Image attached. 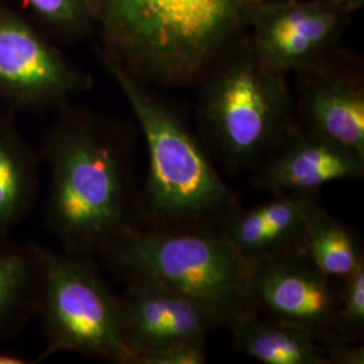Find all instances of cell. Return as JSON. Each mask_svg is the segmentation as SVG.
I'll return each instance as SVG.
<instances>
[{
  "mask_svg": "<svg viewBox=\"0 0 364 364\" xmlns=\"http://www.w3.org/2000/svg\"><path fill=\"white\" fill-rule=\"evenodd\" d=\"M58 111L39 153L49 169L45 224L64 251L97 259L141 228L132 132L85 107Z\"/></svg>",
  "mask_w": 364,
  "mask_h": 364,
  "instance_id": "6da1fadb",
  "label": "cell"
},
{
  "mask_svg": "<svg viewBox=\"0 0 364 364\" xmlns=\"http://www.w3.org/2000/svg\"><path fill=\"white\" fill-rule=\"evenodd\" d=\"M105 53L144 84L197 85L264 0H90Z\"/></svg>",
  "mask_w": 364,
  "mask_h": 364,
  "instance_id": "7a4b0ae2",
  "label": "cell"
},
{
  "mask_svg": "<svg viewBox=\"0 0 364 364\" xmlns=\"http://www.w3.org/2000/svg\"><path fill=\"white\" fill-rule=\"evenodd\" d=\"M102 65L123 92L144 132L147 176L139 192V224L149 231L220 228L239 197L221 178L180 115L105 53Z\"/></svg>",
  "mask_w": 364,
  "mask_h": 364,
  "instance_id": "3957f363",
  "label": "cell"
},
{
  "mask_svg": "<svg viewBox=\"0 0 364 364\" xmlns=\"http://www.w3.org/2000/svg\"><path fill=\"white\" fill-rule=\"evenodd\" d=\"M287 76L266 65L248 33L198 81V119L228 171L257 168L299 127Z\"/></svg>",
  "mask_w": 364,
  "mask_h": 364,
  "instance_id": "277c9868",
  "label": "cell"
},
{
  "mask_svg": "<svg viewBox=\"0 0 364 364\" xmlns=\"http://www.w3.org/2000/svg\"><path fill=\"white\" fill-rule=\"evenodd\" d=\"M100 259L123 282L150 279L171 287L208 311L228 331L257 314L252 264L218 228L134 230Z\"/></svg>",
  "mask_w": 364,
  "mask_h": 364,
  "instance_id": "5b68a950",
  "label": "cell"
},
{
  "mask_svg": "<svg viewBox=\"0 0 364 364\" xmlns=\"http://www.w3.org/2000/svg\"><path fill=\"white\" fill-rule=\"evenodd\" d=\"M37 316L45 346L38 360L76 352L109 363L131 364L122 338L119 294L96 259L38 245Z\"/></svg>",
  "mask_w": 364,
  "mask_h": 364,
  "instance_id": "8992f818",
  "label": "cell"
},
{
  "mask_svg": "<svg viewBox=\"0 0 364 364\" xmlns=\"http://www.w3.org/2000/svg\"><path fill=\"white\" fill-rule=\"evenodd\" d=\"M93 80L22 14L0 0V100L9 109H61Z\"/></svg>",
  "mask_w": 364,
  "mask_h": 364,
  "instance_id": "52a82bcc",
  "label": "cell"
},
{
  "mask_svg": "<svg viewBox=\"0 0 364 364\" xmlns=\"http://www.w3.org/2000/svg\"><path fill=\"white\" fill-rule=\"evenodd\" d=\"M251 293L260 316L299 326L323 346L347 343L340 321V279L321 272L306 252L254 263Z\"/></svg>",
  "mask_w": 364,
  "mask_h": 364,
  "instance_id": "ba28073f",
  "label": "cell"
},
{
  "mask_svg": "<svg viewBox=\"0 0 364 364\" xmlns=\"http://www.w3.org/2000/svg\"><path fill=\"white\" fill-rule=\"evenodd\" d=\"M350 15L328 0H264L248 30L260 60L289 75L341 52Z\"/></svg>",
  "mask_w": 364,
  "mask_h": 364,
  "instance_id": "9c48e42d",
  "label": "cell"
},
{
  "mask_svg": "<svg viewBox=\"0 0 364 364\" xmlns=\"http://www.w3.org/2000/svg\"><path fill=\"white\" fill-rule=\"evenodd\" d=\"M296 75L299 127L364 156V77L359 60L338 52Z\"/></svg>",
  "mask_w": 364,
  "mask_h": 364,
  "instance_id": "30bf717a",
  "label": "cell"
},
{
  "mask_svg": "<svg viewBox=\"0 0 364 364\" xmlns=\"http://www.w3.org/2000/svg\"><path fill=\"white\" fill-rule=\"evenodd\" d=\"M119 296L120 331L135 358L186 340L207 338L220 328L213 316L193 299L150 279L124 281Z\"/></svg>",
  "mask_w": 364,
  "mask_h": 364,
  "instance_id": "8fae6325",
  "label": "cell"
},
{
  "mask_svg": "<svg viewBox=\"0 0 364 364\" xmlns=\"http://www.w3.org/2000/svg\"><path fill=\"white\" fill-rule=\"evenodd\" d=\"M254 170L255 188L272 195L313 192L331 182L363 178L364 156L299 124Z\"/></svg>",
  "mask_w": 364,
  "mask_h": 364,
  "instance_id": "7c38bea8",
  "label": "cell"
},
{
  "mask_svg": "<svg viewBox=\"0 0 364 364\" xmlns=\"http://www.w3.org/2000/svg\"><path fill=\"white\" fill-rule=\"evenodd\" d=\"M313 192L279 193L259 205H242L221 223L219 230L251 264L278 255L306 252L305 209Z\"/></svg>",
  "mask_w": 364,
  "mask_h": 364,
  "instance_id": "4fadbf2b",
  "label": "cell"
},
{
  "mask_svg": "<svg viewBox=\"0 0 364 364\" xmlns=\"http://www.w3.org/2000/svg\"><path fill=\"white\" fill-rule=\"evenodd\" d=\"M41 156L18 130L13 112L0 114V237L27 219L38 201Z\"/></svg>",
  "mask_w": 364,
  "mask_h": 364,
  "instance_id": "5bb4252c",
  "label": "cell"
},
{
  "mask_svg": "<svg viewBox=\"0 0 364 364\" xmlns=\"http://www.w3.org/2000/svg\"><path fill=\"white\" fill-rule=\"evenodd\" d=\"M230 332L235 347L264 364H328L326 346L302 328L287 321L251 314Z\"/></svg>",
  "mask_w": 364,
  "mask_h": 364,
  "instance_id": "9a60e30c",
  "label": "cell"
},
{
  "mask_svg": "<svg viewBox=\"0 0 364 364\" xmlns=\"http://www.w3.org/2000/svg\"><path fill=\"white\" fill-rule=\"evenodd\" d=\"M38 245H0V347L37 313Z\"/></svg>",
  "mask_w": 364,
  "mask_h": 364,
  "instance_id": "2e32d148",
  "label": "cell"
},
{
  "mask_svg": "<svg viewBox=\"0 0 364 364\" xmlns=\"http://www.w3.org/2000/svg\"><path fill=\"white\" fill-rule=\"evenodd\" d=\"M305 247L316 266L336 279L364 263L360 235L324 208L320 191L313 192L305 209Z\"/></svg>",
  "mask_w": 364,
  "mask_h": 364,
  "instance_id": "e0dca14e",
  "label": "cell"
},
{
  "mask_svg": "<svg viewBox=\"0 0 364 364\" xmlns=\"http://www.w3.org/2000/svg\"><path fill=\"white\" fill-rule=\"evenodd\" d=\"M50 37L77 41L95 31L90 0H22Z\"/></svg>",
  "mask_w": 364,
  "mask_h": 364,
  "instance_id": "ac0fdd59",
  "label": "cell"
},
{
  "mask_svg": "<svg viewBox=\"0 0 364 364\" xmlns=\"http://www.w3.org/2000/svg\"><path fill=\"white\" fill-rule=\"evenodd\" d=\"M340 321L347 343L364 338V263L340 279Z\"/></svg>",
  "mask_w": 364,
  "mask_h": 364,
  "instance_id": "d6986e66",
  "label": "cell"
},
{
  "mask_svg": "<svg viewBox=\"0 0 364 364\" xmlns=\"http://www.w3.org/2000/svg\"><path fill=\"white\" fill-rule=\"evenodd\" d=\"M207 362V338H196L141 355L134 359L132 364H204Z\"/></svg>",
  "mask_w": 364,
  "mask_h": 364,
  "instance_id": "ffe728a7",
  "label": "cell"
},
{
  "mask_svg": "<svg viewBox=\"0 0 364 364\" xmlns=\"http://www.w3.org/2000/svg\"><path fill=\"white\" fill-rule=\"evenodd\" d=\"M328 364H363L364 347L359 343H338L326 346Z\"/></svg>",
  "mask_w": 364,
  "mask_h": 364,
  "instance_id": "44dd1931",
  "label": "cell"
},
{
  "mask_svg": "<svg viewBox=\"0 0 364 364\" xmlns=\"http://www.w3.org/2000/svg\"><path fill=\"white\" fill-rule=\"evenodd\" d=\"M331 1L338 10L351 16L352 14L356 13L363 7L364 0H328Z\"/></svg>",
  "mask_w": 364,
  "mask_h": 364,
  "instance_id": "7402d4cb",
  "label": "cell"
},
{
  "mask_svg": "<svg viewBox=\"0 0 364 364\" xmlns=\"http://www.w3.org/2000/svg\"><path fill=\"white\" fill-rule=\"evenodd\" d=\"M31 363V360L26 358V356H22V355H18V353H14V352L4 351L1 347H0V364H27Z\"/></svg>",
  "mask_w": 364,
  "mask_h": 364,
  "instance_id": "603a6c76",
  "label": "cell"
}]
</instances>
